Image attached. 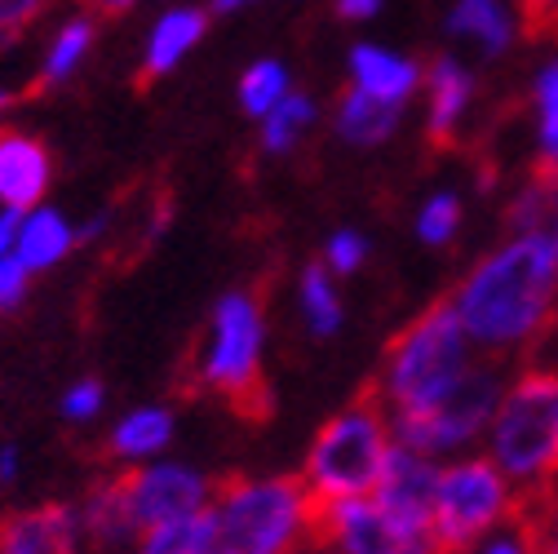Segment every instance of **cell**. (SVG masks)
Returning a JSON list of instances; mask_svg holds the SVG:
<instances>
[{"mask_svg": "<svg viewBox=\"0 0 558 554\" xmlns=\"http://www.w3.org/2000/svg\"><path fill=\"white\" fill-rule=\"evenodd\" d=\"M478 356H519L558 320V236L506 231L448 293Z\"/></svg>", "mask_w": 558, "mask_h": 554, "instance_id": "6da1fadb", "label": "cell"}, {"mask_svg": "<svg viewBox=\"0 0 558 554\" xmlns=\"http://www.w3.org/2000/svg\"><path fill=\"white\" fill-rule=\"evenodd\" d=\"M474 360L478 351L465 337L457 311L448 302H435L395 333V341L381 356L373 395L386 404L390 418H399V412H426L444 395H452V386L474 369Z\"/></svg>", "mask_w": 558, "mask_h": 554, "instance_id": "7a4b0ae2", "label": "cell"}, {"mask_svg": "<svg viewBox=\"0 0 558 554\" xmlns=\"http://www.w3.org/2000/svg\"><path fill=\"white\" fill-rule=\"evenodd\" d=\"M208 519L227 554H293L319 537V502L302 474H240L214 493Z\"/></svg>", "mask_w": 558, "mask_h": 554, "instance_id": "3957f363", "label": "cell"}, {"mask_svg": "<svg viewBox=\"0 0 558 554\" xmlns=\"http://www.w3.org/2000/svg\"><path fill=\"white\" fill-rule=\"evenodd\" d=\"M483 453L493 457L514 489L532 502L558 483V369H523L506 377L493 426L483 435Z\"/></svg>", "mask_w": 558, "mask_h": 554, "instance_id": "277c9868", "label": "cell"}, {"mask_svg": "<svg viewBox=\"0 0 558 554\" xmlns=\"http://www.w3.org/2000/svg\"><path fill=\"white\" fill-rule=\"evenodd\" d=\"M390 448H395V426H390L386 404L377 395L345 404L315 431L306 448L302 479L311 497L319 506L341 502V497H368L377 489Z\"/></svg>", "mask_w": 558, "mask_h": 554, "instance_id": "5b68a950", "label": "cell"}, {"mask_svg": "<svg viewBox=\"0 0 558 554\" xmlns=\"http://www.w3.org/2000/svg\"><path fill=\"white\" fill-rule=\"evenodd\" d=\"M523 506H527V497L514 489V479L483 448H474V453L439 461L430 528L448 554H461L474 541H483L487 532L514 523Z\"/></svg>", "mask_w": 558, "mask_h": 554, "instance_id": "8992f818", "label": "cell"}, {"mask_svg": "<svg viewBox=\"0 0 558 554\" xmlns=\"http://www.w3.org/2000/svg\"><path fill=\"white\" fill-rule=\"evenodd\" d=\"M266 373V311L253 289H227L204 320L195 351V382L222 399L248 404Z\"/></svg>", "mask_w": 558, "mask_h": 554, "instance_id": "52a82bcc", "label": "cell"}, {"mask_svg": "<svg viewBox=\"0 0 558 554\" xmlns=\"http://www.w3.org/2000/svg\"><path fill=\"white\" fill-rule=\"evenodd\" d=\"M501 390H506L501 364L493 356H478L474 369L435 408H426V412H399V418H390L395 444L416 448V453H426L435 461L474 453V448H483V435H487V426H493V412L501 404Z\"/></svg>", "mask_w": 558, "mask_h": 554, "instance_id": "ba28073f", "label": "cell"}, {"mask_svg": "<svg viewBox=\"0 0 558 554\" xmlns=\"http://www.w3.org/2000/svg\"><path fill=\"white\" fill-rule=\"evenodd\" d=\"M319 541L337 554H448L426 523L390 515L373 493L319 506Z\"/></svg>", "mask_w": 558, "mask_h": 554, "instance_id": "9c48e42d", "label": "cell"}, {"mask_svg": "<svg viewBox=\"0 0 558 554\" xmlns=\"http://www.w3.org/2000/svg\"><path fill=\"white\" fill-rule=\"evenodd\" d=\"M124 493H129V506H133L137 523L151 528V523H169V519L208 510L214 506L218 483L204 466L165 453L147 466L124 470Z\"/></svg>", "mask_w": 558, "mask_h": 554, "instance_id": "30bf717a", "label": "cell"}, {"mask_svg": "<svg viewBox=\"0 0 558 554\" xmlns=\"http://www.w3.org/2000/svg\"><path fill=\"white\" fill-rule=\"evenodd\" d=\"M444 36L474 58L501 62L527 36V14L519 0H452L444 14Z\"/></svg>", "mask_w": 558, "mask_h": 554, "instance_id": "8fae6325", "label": "cell"}, {"mask_svg": "<svg viewBox=\"0 0 558 554\" xmlns=\"http://www.w3.org/2000/svg\"><path fill=\"white\" fill-rule=\"evenodd\" d=\"M478 103V76L461 53H439L426 62L422 81V124L430 143H457Z\"/></svg>", "mask_w": 558, "mask_h": 554, "instance_id": "7c38bea8", "label": "cell"}, {"mask_svg": "<svg viewBox=\"0 0 558 554\" xmlns=\"http://www.w3.org/2000/svg\"><path fill=\"white\" fill-rule=\"evenodd\" d=\"M422 81H426V62L412 58L395 45H381V40H355L351 53H345V85L351 89H364L381 103H395L408 111V103L422 94Z\"/></svg>", "mask_w": 558, "mask_h": 554, "instance_id": "4fadbf2b", "label": "cell"}, {"mask_svg": "<svg viewBox=\"0 0 558 554\" xmlns=\"http://www.w3.org/2000/svg\"><path fill=\"white\" fill-rule=\"evenodd\" d=\"M435 489H439V461L426 457V453H416V448L395 444L390 457H386V466H381V479H377L373 497H377L390 515L430 528Z\"/></svg>", "mask_w": 558, "mask_h": 554, "instance_id": "5bb4252c", "label": "cell"}, {"mask_svg": "<svg viewBox=\"0 0 558 554\" xmlns=\"http://www.w3.org/2000/svg\"><path fill=\"white\" fill-rule=\"evenodd\" d=\"M0 554H89L81 515L66 502H45L0 523Z\"/></svg>", "mask_w": 558, "mask_h": 554, "instance_id": "9a60e30c", "label": "cell"}, {"mask_svg": "<svg viewBox=\"0 0 558 554\" xmlns=\"http://www.w3.org/2000/svg\"><path fill=\"white\" fill-rule=\"evenodd\" d=\"M53 186V156L36 133L0 129V209H32L45 204Z\"/></svg>", "mask_w": 558, "mask_h": 554, "instance_id": "2e32d148", "label": "cell"}, {"mask_svg": "<svg viewBox=\"0 0 558 554\" xmlns=\"http://www.w3.org/2000/svg\"><path fill=\"white\" fill-rule=\"evenodd\" d=\"M76 515H81V532H85L89 554H133L137 537H143V523H137L129 493H124V474L94 483V489L76 502Z\"/></svg>", "mask_w": 558, "mask_h": 554, "instance_id": "e0dca14e", "label": "cell"}, {"mask_svg": "<svg viewBox=\"0 0 558 554\" xmlns=\"http://www.w3.org/2000/svg\"><path fill=\"white\" fill-rule=\"evenodd\" d=\"M208 5H169L151 19L147 36H143V53H137V67L143 76L165 81L178 67L199 49V40L208 36Z\"/></svg>", "mask_w": 558, "mask_h": 554, "instance_id": "ac0fdd59", "label": "cell"}, {"mask_svg": "<svg viewBox=\"0 0 558 554\" xmlns=\"http://www.w3.org/2000/svg\"><path fill=\"white\" fill-rule=\"evenodd\" d=\"M173 439H178V412L169 404H133L124 408L120 418L111 422L107 431V453L116 466L133 470V466H147L165 453H173Z\"/></svg>", "mask_w": 558, "mask_h": 554, "instance_id": "d6986e66", "label": "cell"}, {"mask_svg": "<svg viewBox=\"0 0 558 554\" xmlns=\"http://www.w3.org/2000/svg\"><path fill=\"white\" fill-rule=\"evenodd\" d=\"M76 249H81V222H72L62 209H53L49 200H45V204H32V209L19 214L14 257H19L32 275L58 270Z\"/></svg>", "mask_w": 558, "mask_h": 554, "instance_id": "ffe728a7", "label": "cell"}, {"mask_svg": "<svg viewBox=\"0 0 558 554\" xmlns=\"http://www.w3.org/2000/svg\"><path fill=\"white\" fill-rule=\"evenodd\" d=\"M403 116H408L403 107L381 103V98H373V94H364V89L345 85V89L337 94L332 111H328V124H332V133H337V143L355 147V152H377V147H386L390 137L403 129Z\"/></svg>", "mask_w": 558, "mask_h": 554, "instance_id": "44dd1931", "label": "cell"}, {"mask_svg": "<svg viewBox=\"0 0 558 554\" xmlns=\"http://www.w3.org/2000/svg\"><path fill=\"white\" fill-rule=\"evenodd\" d=\"M94 49H98V23H94V14H66V19H58L49 27L45 45H40L36 81L45 89L72 85L85 72V62L94 58Z\"/></svg>", "mask_w": 558, "mask_h": 554, "instance_id": "7402d4cb", "label": "cell"}, {"mask_svg": "<svg viewBox=\"0 0 558 554\" xmlns=\"http://www.w3.org/2000/svg\"><path fill=\"white\" fill-rule=\"evenodd\" d=\"M293 306L298 320L311 337L328 341L345 328V298H341V280L324 266V262H306L298 270V285H293Z\"/></svg>", "mask_w": 558, "mask_h": 554, "instance_id": "603a6c76", "label": "cell"}, {"mask_svg": "<svg viewBox=\"0 0 558 554\" xmlns=\"http://www.w3.org/2000/svg\"><path fill=\"white\" fill-rule=\"evenodd\" d=\"M532 147H536V173L558 186V49L541 58L532 72Z\"/></svg>", "mask_w": 558, "mask_h": 554, "instance_id": "cb8c5ba5", "label": "cell"}, {"mask_svg": "<svg viewBox=\"0 0 558 554\" xmlns=\"http://www.w3.org/2000/svg\"><path fill=\"white\" fill-rule=\"evenodd\" d=\"M319 120H324L319 98H311L306 89H293V94L279 103L270 116L257 120V147H262V156H270V160H289V156L306 143V137L319 129Z\"/></svg>", "mask_w": 558, "mask_h": 554, "instance_id": "d4e9b609", "label": "cell"}, {"mask_svg": "<svg viewBox=\"0 0 558 554\" xmlns=\"http://www.w3.org/2000/svg\"><path fill=\"white\" fill-rule=\"evenodd\" d=\"M133 554H227V550H222V541L214 532L208 510H199V515H182V519L143 528Z\"/></svg>", "mask_w": 558, "mask_h": 554, "instance_id": "484cf974", "label": "cell"}, {"mask_svg": "<svg viewBox=\"0 0 558 554\" xmlns=\"http://www.w3.org/2000/svg\"><path fill=\"white\" fill-rule=\"evenodd\" d=\"M293 89L298 85H293V72H289L284 58H253L240 72V81H235V103H240V111L248 120H262V116H270L279 103H284Z\"/></svg>", "mask_w": 558, "mask_h": 554, "instance_id": "4316f807", "label": "cell"}, {"mask_svg": "<svg viewBox=\"0 0 558 554\" xmlns=\"http://www.w3.org/2000/svg\"><path fill=\"white\" fill-rule=\"evenodd\" d=\"M465 227V200L457 186H435L412 214V236L426 249H452Z\"/></svg>", "mask_w": 558, "mask_h": 554, "instance_id": "83f0119b", "label": "cell"}, {"mask_svg": "<svg viewBox=\"0 0 558 554\" xmlns=\"http://www.w3.org/2000/svg\"><path fill=\"white\" fill-rule=\"evenodd\" d=\"M554 214H558V186L536 173L532 182H523V186L510 195V204H506V227H510V231H536V227H549Z\"/></svg>", "mask_w": 558, "mask_h": 554, "instance_id": "f1b7e54d", "label": "cell"}, {"mask_svg": "<svg viewBox=\"0 0 558 554\" xmlns=\"http://www.w3.org/2000/svg\"><path fill=\"white\" fill-rule=\"evenodd\" d=\"M368 257H373V244H368V236H364L360 227H337V231H328V240H324V249H319V262L337 275V280H351V275H360V270L368 266Z\"/></svg>", "mask_w": 558, "mask_h": 554, "instance_id": "f546056e", "label": "cell"}, {"mask_svg": "<svg viewBox=\"0 0 558 554\" xmlns=\"http://www.w3.org/2000/svg\"><path fill=\"white\" fill-rule=\"evenodd\" d=\"M58 412H62L66 426H94L107 412V386L98 377H76L72 386H62Z\"/></svg>", "mask_w": 558, "mask_h": 554, "instance_id": "4dcf8cb0", "label": "cell"}, {"mask_svg": "<svg viewBox=\"0 0 558 554\" xmlns=\"http://www.w3.org/2000/svg\"><path fill=\"white\" fill-rule=\"evenodd\" d=\"M53 0H0V49H14L45 14Z\"/></svg>", "mask_w": 558, "mask_h": 554, "instance_id": "1f68e13d", "label": "cell"}, {"mask_svg": "<svg viewBox=\"0 0 558 554\" xmlns=\"http://www.w3.org/2000/svg\"><path fill=\"white\" fill-rule=\"evenodd\" d=\"M461 554H536V528L514 519V523H506L497 532H487L483 541H474Z\"/></svg>", "mask_w": 558, "mask_h": 554, "instance_id": "d6a6232c", "label": "cell"}, {"mask_svg": "<svg viewBox=\"0 0 558 554\" xmlns=\"http://www.w3.org/2000/svg\"><path fill=\"white\" fill-rule=\"evenodd\" d=\"M32 280H36V275H32L14 253L0 257V315H10V311H19V306L27 302Z\"/></svg>", "mask_w": 558, "mask_h": 554, "instance_id": "836d02e7", "label": "cell"}, {"mask_svg": "<svg viewBox=\"0 0 558 554\" xmlns=\"http://www.w3.org/2000/svg\"><path fill=\"white\" fill-rule=\"evenodd\" d=\"M332 10H337L341 23L364 27V23H373V19L386 10V0H332Z\"/></svg>", "mask_w": 558, "mask_h": 554, "instance_id": "e575fe53", "label": "cell"}, {"mask_svg": "<svg viewBox=\"0 0 558 554\" xmlns=\"http://www.w3.org/2000/svg\"><path fill=\"white\" fill-rule=\"evenodd\" d=\"M23 479V448L19 444H0V489H14V483Z\"/></svg>", "mask_w": 558, "mask_h": 554, "instance_id": "d590c367", "label": "cell"}, {"mask_svg": "<svg viewBox=\"0 0 558 554\" xmlns=\"http://www.w3.org/2000/svg\"><path fill=\"white\" fill-rule=\"evenodd\" d=\"M519 5H523L527 23H545V27H554V19H558V0H519Z\"/></svg>", "mask_w": 558, "mask_h": 554, "instance_id": "8d00e7d4", "label": "cell"}, {"mask_svg": "<svg viewBox=\"0 0 558 554\" xmlns=\"http://www.w3.org/2000/svg\"><path fill=\"white\" fill-rule=\"evenodd\" d=\"M257 5H266V0H208V14L214 19H235V14H248Z\"/></svg>", "mask_w": 558, "mask_h": 554, "instance_id": "74e56055", "label": "cell"}, {"mask_svg": "<svg viewBox=\"0 0 558 554\" xmlns=\"http://www.w3.org/2000/svg\"><path fill=\"white\" fill-rule=\"evenodd\" d=\"M14 236H19V214L14 209H0V257L14 253Z\"/></svg>", "mask_w": 558, "mask_h": 554, "instance_id": "f35d334b", "label": "cell"}, {"mask_svg": "<svg viewBox=\"0 0 558 554\" xmlns=\"http://www.w3.org/2000/svg\"><path fill=\"white\" fill-rule=\"evenodd\" d=\"M137 5H143V0H85L89 14H129Z\"/></svg>", "mask_w": 558, "mask_h": 554, "instance_id": "ab89813d", "label": "cell"}, {"mask_svg": "<svg viewBox=\"0 0 558 554\" xmlns=\"http://www.w3.org/2000/svg\"><path fill=\"white\" fill-rule=\"evenodd\" d=\"M107 227H111V218H107V214H94V218H85V222H81V244H89V240L107 236Z\"/></svg>", "mask_w": 558, "mask_h": 554, "instance_id": "60d3db41", "label": "cell"}, {"mask_svg": "<svg viewBox=\"0 0 558 554\" xmlns=\"http://www.w3.org/2000/svg\"><path fill=\"white\" fill-rule=\"evenodd\" d=\"M293 554H337V550H332V545H324V541L315 537V541H306V545H302V550H293Z\"/></svg>", "mask_w": 558, "mask_h": 554, "instance_id": "b9f144b4", "label": "cell"}, {"mask_svg": "<svg viewBox=\"0 0 558 554\" xmlns=\"http://www.w3.org/2000/svg\"><path fill=\"white\" fill-rule=\"evenodd\" d=\"M536 554H558V537H536Z\"/></svg>", "mask_w": 558, "mask_h": 554, "instance_id": "7bdbcfd3", "label": "cell"}, {"mask_svg": "<svg viewBox=\"0 0 558 554\" xmlns=\"http://www.w3.org/2000/svg\"><path fill=\"white\" fill-rule=\"evenodd\" d=\"M5 116H10V89L0 85V129H5Z\"/></svg>", "mask_w": 558, "mask_h": 554, "instance_id": "ee69618b", "label": "cell"}, {"mask_svg": "<svg viewBox=\"0 0 558 554\" xmlns=\"http://www.w3.org/2000/svg\"><path fill=\"white\" fill-rule=\"evenodd\" d=\"M549 231H554V236H558V214H554V222H549Z\"/></svg>", "mask_w": 558, "mask_h": 554, "instance_id": "f6af8a7d", "label": "cell"}, {"mask_svg": "<svg viewBox=\"0 0 558 554\" xmlns=\"http://www.w3.org/2000/svg\"><path fill=\"white\" fill-rule=\"evenodd\" d=\"M554 32H558V19H554Z\"/></svg>", "mask_w": 558, "mask_h": 554, "instance_id": "bcb514c9", "label": "cell"}]
</instances>
